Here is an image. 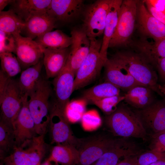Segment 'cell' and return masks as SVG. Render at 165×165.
Here are the masks:
<instances>
[{
  "instance_id": "33",
  "label": "cell",
  "mask_w": 165,
  "mask_h": 165,
  "mask_svg": "<svg viewBox=\"0 0 165 165\" xmlns=\"http://www.w3.org/2000/svg\"><path fill=\"white\" fill-rule=\"evenodd\" d=\"M124 96L120 95L105 98L92 103L100 108L107 115L113 112L117 108L118 105L124 100Z\"/></svg>"
},
{
  "instance_id": "5",
  "label": "cell",
  "mask_w": 165,
  "mask_h": 165,
  "mask_svg": "<svg viewBox=\"0 0 165 165\" xmlns=\"http://www.w3.org/2000/svg\"><path fill=\"white\" fill-rule=\"evenodd\" d=\"M89 53L75 75L74 91L84 87L94 81L100 74L107 61L100 56L102 40L91 38Z\"/></svg>"
},
{
  "instance_id": "3",
  "label": "cell",
  "mask_w": 165,
  "mask_h": 165,
  "mask_svg": "<svg viewBox=\"0 0 165 165\" xmlns=\"http://www.w3.org/2000/svg\"><path fill=\"white\" fill-rule=\"evenodd\" d=\"M138 83L148 87L161 96L159 89L158 77L150 63L141 54L119 52L113 55Z\"/></svg>"
},
{
  "instance_id": "22",
  "label": "cell",
  "mask_w": 165,
  "mask_h": 165,
  "mask_svg": "<svg viewBox=\"0 0 165 165\" xmlns=\"http://www.w3.org/2000/svg\"><path fill=\"white\" fill-rule=\"evenodd\" d=\"M52 0H17L12 3L10 10L25 22L35 14L47 12Z\"/></svg>"
},
{
  "instance_id": "26",
  "label": "cell",
  "mask_w": 165,
  "mask_h": 165,
  "mask_svg": "<svg viewBox=\"0 0 165 165\" xmlns=\"http://www.w3.org/2000/svg\"><path fill=\"white\" fill-rule=\"evenodd\" d=\"M134 45L140 54L153 64L158 60L165 58V38L153 42L141 40L134 43Z\"/></svg>"
},
{
  "instance_id": "47",
  "label": "cell",
  "mask_w": 165,
  "mask_h": 165,
  "mask_svg": "<svg viewBox=\"0 0 165 165\" xmlns=\"http://www.w3.org/2000/svg\"><path fill=\"white\" fill-rule=\"evenodd\" d=\"M163 132H165V130L164 131H163Z\"/></svg>"
},
{
  "instance_id": "17",
  "label": "cell",
  "mask_w": 165,
  "mask_h": 165,
  "mask_svg": "<svg viewBox=\"0 0 165 165\" xmlns=\"http://www.w3.org/2000/svg\"><path fill=\"white\" fill-rule=\"evenodd\" d=\"M28 96H24L21 109L14 121V130L16 146L37 136L35 123L28 106Z\"/></svg>"
},
{
  "instance_id": "27",
  "label": "cell",
  "mask_w": 165,
  "mask_h": 165,
  "mask_svg": "<svg viewBox=\"0 0 165 165\" xmlns=\"http://www.w3.org/2000/svg\"><path fill=\"white\" fill-rule=\"evenodd\" d=\"M35 41L43 49L68 48L72 44V38L60 30L47 32L36 38Z\"/></svg>"
},
{
  "instance_id": "42",
  "label": "cell",
  "mask_w": 165,
  "mask_h": 165,
  "mask_svg": "<svg viewBox=\"0 0 165 165\" xmlns=\"http://www.w3.org/2000/svg\"><path fill=\"white\" fill-rule=\"evenodd\" d=\"M158 11L165 15V0H146Z\"/></svg>"
},
{
  "instance_id": "16",
  "label": "cell",
  "mask_w": 165,
  "mask_h": 165,
  "mask_svg": "<svg viewBox=\"0 0 165 165\" xmlns=\"http://www.w3.org/2000/svg\"><path fill=\"white\" fill-rule=\"evenodd\" d=\"M85 8L82 0H52L47 13L56 21L69 22L82 14Z\"/></svg>"
},
{
  "instance_id": "9",
  "label": "cell",
  "mask_w": 165,
  "mask_h": 165,
  "mask_svg": "<svg viewBox=\"0 0 165 165\" xmlns=\"http://www.w3.org/2000/svg\"><path fill=\"white\" fill-rule=\"evenodd\" d=\"M75 74L71 69L68 61L60 73L54 78L53 86L54 97L50 103V108L58 109L65 112L70 102V98L74 91Z\"/></svg>"
},
{
  "instance_id": "2",
  "label": "cell",
  "mask_w": 165,
  "mask_h": 165,
  "mask_svg": "<svg viewBox=\"0 0 165 165\" xmlns=\"http://www.w3.org/2000/svg\"><path fill=\"white\" fill-rule=\"evenodd\" d=\"M105 122L114 136L143 139L146 138V131L142 123L135 112L124 105L118 106L113 112L107 115Z\"/></svg>"
},
{
  "instance_id": "25",
  "label": "cell",
  "mask_w": 165,
  "mask_h": 165,
  "mask_svg": "<svg viewBox=\"0 0 165 165\" xmlns=\"http://www.w3.org/2000/svg\"><path fill=\"white\" fill-rule=\"evenodd\" d=\"M154 91L143 86L134 87L124 95V100L130 105L140 109L149 106L155 101Z\"/></svg>"
},
{
  "instance_id": "38",
  "label": "cell",
  "mask_w": 165,
  "mask_h": 165,
  "mask_svg": "<svg viewBox=\"0 0 165 165\" xmlns=\"http://www.w3.org/2000/svg\"><path fill=\"white\" fill-rule=\"evenodd\" d=\"M153 138L151 150L159 152H165V132L154 134Z\"/></svg>"
},
{
  "instance_id": "4",
  "label": "cell",
  "mask_w": 165,
  "mask_h": 165,
  "mask_svg": "<svg viewBox=\"0 0 165 165\" xmlns=\"http://www.w3.org/2000/svg\"><path fill=\"white\" fill-rule=\"evenodd\" d=\"M46 134L16 146L9 154L0 159V165H41L48 148L44 140Z\"/></svg>"
},
{
  "instance_id": "15",
  "label": "cell",
  "mask_w": 165,
  "mask_h": 165,
  "mask_svg": "<svg viewBox=\"0 0 165 165\" xmlns=\"http://www.w3.org/2000/svg\"><path fill=\"white\" fill-rule=\"evenodd\" d=\"M144 126L155 134L165 130V98L155 101L148 107L134 112Z\"/></svg>"
},
{
  "instance_id": "45",
  "label": "cell",
  "mask_w": 165,
  "mask_h": 165,
  "mask_svg": "<svg viewBox=\"0 0 165 165\" xmlns=\"http://www.w3.org/2000/svg\"><path fill=\"white\" fill-rule=\"evenodd\" d=\"M148 165H165V159L158 160Z\"/></svg>"
},
{
  "instance_id": "37",
  "label": "cell",
  "mask_w": 165,
  "mask_h": 165,
  "mask_svg": "<svg viewBox=\"0 0 165 165\" xmlns=\"http://www.w3.org/2000/svg\"><path fill=\"white\" fill-rule=\"evenodd\" d=\"M165 159V152H159L151 150L138 157V165H148L158 160Z\"/></svg>"
},
{
  "instance_id": "43",
  "label": "cell",
  "mask_w": 165,
  "mask_h": 165,
  "mask_svg": "<svg viewBox=\"0 0 165 165\" xmlns=\"http://www.w3.org/2000/svg\"><path fill=\"white\" fill-rule=\"evenodd\" d=\"M138 157L137 155L125 157L116 165H138Z\"/></svg>"
},
{
  "instance_id": "44",
  "label": "cell",
  "mask_w": 165,
  "mask_h": 165,
  "mask_svg": "<svg viewBox=\"0 0 165 165\" xmlns=\"http://www.w3.org/2000/svg\"><path fill=\"white\" fill-rule=\"evenodd\" d=\"M14 0H0V12L4 9L6 6L9 4H11Z\"/></svg>"
},
{
  "instance_id": "46",
  "label": "cell",
  "mask_w": 165,
  "mask_h": 165,
  "mask_svg": "<svg viewBox=\"0 0 165 165\" xmlns=\"http://www.w3.org/2000/svg\"><path fill=\"white\" fill-rule=\"evenodd\" d=\"M159 89L163 95L165 96V84H159Z\"/></svg>"
},
{
  "instance_id": "35",
  "label": "cell",
  "mask_w": 165,
  "mask_h": 165,
  "mask_svg": "<svg viewBox=\"0 0 165 165\" xmlns=\"http://www.w3.org/2000/svg\"><path fill=\"white\" fill-rule=\"evenodd\" d=\"M84 110L83 105L69 102L65 108V114L69 122L75 123L81 119Z\"/></svg>"
},
{
  "instance_id": "28",
  "label": "cell",
  "mask_w": 165,
  "mask_h": 165,
  "mask_svg": "<svg viewBox=\"0 0 165 165\" xmlns=\"http://www.w3.org/2000/svg\"><path fill=\"white\" fill-rule=\"evenodd\" d=\"M43 59L37 64L27 68L21 72L17 82L24 96H28L40 78L41 72L43 65Z\"/></svg>"
},
{
  "instance_id": "31",
  "label": "cell",
  "mask_w": 165,
  "mask_h": 165,
  "mask_svg": "<svg viewBox=\"0 0 165 165\" xmlns=\"http://www.w3.org/2000/svg\"><path fill=\"white\" fill-rule=\"evenodd\" d=\"M16 146L13 126L0 121V158L9 154Z\"/></svg>"
},
{
  "instance_id": "36",
  "label": "cell",
  "mask_w": 165,
  "mask_h": 165,
  "mask_svg": "<svg viewBox=\"0 0 165 165\" xmlns=\"http://www.w3.org/2000/svg\"><path fill=\"white\" fill-rule=\"evenodd\" d=\"M16 43L13 36L0 31V53H15Z\"/></svg>"
},
{
  "instance_id": "13",
  "label": "cell",
  "mask_w": 165,
  "mask_h": 165,
  "mask_svg": "<svg viewBox=\"0 0 165 165\" xmlns=\"http://www.w3.org/2000/svg\"><path fill=\"white\" fill-rule=\"evenodd\" d=\"M104 67L105 81L113 84L120 89L127 92L136 86H142L114 55L108 58Z\"/></svg>"
},
{
  "instance_id": "23",
  "label": "cell",
  "mask_w": 165,
  "mask_h": 165,
  "mask_svg": "<svg viewBox=\"0 0 165 165\" xmlns=\"http://www.w3.org/2000/svg\"><path fill=\"white\" fill-rule=\"evenodd\" d=\"M123 0H112L107 15L100 51L101 56L107 60L110 42L116 31L120 7Z\"/></svg>"
},
{
  "instance_id": "1",
  "label": "cell",
  "mask_w": 165,
  "mask_h": 165,
  "mask_svg": "<svg viewBox=\"0 0 165 165\" xmlns=\"http://www.w3.org/2000/svg\"><path fill=\"white\" fill-rule=\"evenodd\" d=\"M53 89L50 82L42 77L28 96V106L38 135L46 134L50 117V97Z\"/></svg>"
},
{
  "instance_id": "24",
  "label": "cell",
  "mask_w": 165,
  "mask_h": 165,
  "mask_svg": "<svg viewBox=\"0 0 165 165\" xmlns=\"http://www.w3.org/2000/svg\"><path fill=\"white\" fill-rule=\"evenodd\" d=\"M79 152L74 145L69 144H57L50 150L47 160L61 165H77Z\"/></svg>"
},
{
  "instance_id": "18",
  "label": "cell",
  "mask_w": 165,
  "mask_h": 165,
  "mask_svg": "<svg viewBox=\"0 0 165 165\" xmlns=\"http://www.w3.org/2000/svg\"><path fill=\"white\" fill-rule=\"evenodd\" d=\"M142 34L156 41L165 38V25L153 16L144 2H138L137 18Z\"/></svg>"
},
{
  "instance_id": "40",
  "label": "cell",
  "mask_w": 165,
  "mask_h": 165,
  "mask_svg": "<svg viewBox=\"0 0 165 165\" xmlns=\"http://www.w3.org/2000/svg\"><path fill=\"white\" fill-rule=\"evenodd\" d=\"M143 1L150 13L165 25V15L154 7L146 0Z\"/></svg>"
},
{
  "instance_id": "6",
  "label": "cell",
  "mask_w": 165,
  "mask_h": 165,
  "mask_svg": "<svg viewBox=\"0 0 165 165\" xmlns=\"http://www.w3.org/2000/svg\"><path fill=\"white\" fill-rule=\"evenodd\" d=\"M122 138H114L99 133L84 139H79L76 147L79 154L77 165H91L117 145Z\"/></svg>"
},
{
  "instance_id": "20",
  "label": "cell",
  "mask_w": 165,
  "mask_h": 165,
  "mask_svg": "<svg viewBox=\"0 0 165 165\" xmlns=\"http://www.w3.org/2000/svg\"><path fill=\"white\" fill-rule=\"evenodd\" d=\"M139 151L135 144L122 138L117 145L105 153L91 165H116L120 159L137 155Z\"/></svg>"
},
{
  "instance_id": "32",
  "label": "cell",
  "mask_w": 165,
  "mask_h": 165,
  "mask_svg": "<svg viewBox=\"0 0 165 165\" xmlns=\"http://www.w3.org/2000/svg\"><path fill=\"white\" fill-rule=\"evenodd\" d=\"M1 70L10 78L16 75L21 71L20 65L12 53H0Z\"/></svg>"
},
{
  "instance_id": "10",
  "label": "cell",
  "mask_w": 165,
  "mask_h": 165,
  "mask_svg": "<svg viewBox=\"0 0 165 165\" xmlns=\"http://www.w3.org/2000/svg\"><path fill=\"white\" fill-rule=\"evenodd\" d=\"M64 112L50 108V117L48 124L51 144H69L76 147L79 139L75 137Z\"/></svg>"
},
{
  "instance_id": "19",
  "label": "cell",
  "mask_w": 165,
  "mask_h": 165,
  "mask_svg": "<svg viewBox=\"0 0 165 165\" xmlns=\"http://www.w3.org/2000/svg\"><path fill=\"white\" fill-rule=\"evenodd\" d=\"M70 50L62 49H43V65L47 79L54 78L62 71L65 66Z\"/></svg>"
},
{
  "instance_id": "21",
  "label": "cell",
  "mask_w": 165,
  "mask_h": 165,
  "mask_svg": "<svg viewBox=\"0 0 165 165\" xmlns=\"http://www.w3.org/2000/svg\"><path fill=\"white\" fill-rule=\"evenodd\" d=\"M56 22L47 12L38 13L31 16L25 22L22 32L25 33L26 37L33 39L52 31L55 27Z\"/></svg>"
},
{
  "instance_id": "30",
  "label": "cell",
  "mask_w": 165,
  "mask_h": 165,
  "mask_svg": "<svg viewBox=\"0 0 165 165\" xmlns=\"http://www.w3.org/2000/svg\"><path fill=\"white\" fill-rule=\"evenodd\" d=\"M25 26V22L12 10L0 12V31L13 35L20 34Z\"/></svg>"
},
{
  "instance_id": "34",
  "label": "cell",
  "mask_w": 165,
  "mask_h": 165,
  "mask_svg": "<svg viewBox=\"0 0 165 165\" xmlns=\"http://www.w3.org/2000/svg\"><path fill=\"white\" fill-rule=\"evenodd\" d=\"M81 123L85 130L92 131L100 127L102 122L97 111L93 110L84 113L81 118Z\"/></svg>"
},
{
  "instance_id": "41",
  "label": "cell",
  "mask_w": 165,
  "mask_h": 165,
  "mask_svg": "<svg viewBox=\"0 0 165 165\" xmlns=\"http://www.w3.org/2000/svg\"><path fill=\"white\" fill-rule=\"evenodd\" d=\"M154 65L156 67L160 80L165 83V58L158 60Z\"/></svg>"
},
{
  "instance_id": "7",
  "label": "cell",
  "mask_w": 165,
  "mask_h": 165,
  "mask_svg": "<svg viewBox=\"0 0 165 165\" xmlns=\"http://www.w3.org/2000/svg\"><path fill=\"white\" fill-rule=\"evenodd\" d=\"M138 2L134 0L123 1L116 28L109 48L125 46L130 42L137 18Z\"/></svg>"
},
{
  "instance_id": "11",
  "label": "cell",
  "mask_w": 165,
  "mask_h": 165,
  "mask_svg": "<svg viewBox=\"0 0 165 165\" xmlns=\"http://www.w3.org/2000/svg\"><path fill=\"white\" fill-rule=\"evenodd\" d=\"M16 43V58L24 69L35 65L43 58V49L35 40L18 34L13 35Z\"/></svg>"
},
{
  "instance_id": "8",
  "label": "cell",
  "mask_w": 165,
  "mask_h": 165,
  "mask_svg": "<svg viewBox=\"0 0 165 165\" xmlns=\"http://www.w3.org/2000/svg\"><path fill=\"white\" fill-rule=\"evenodd\" d=\"M112 0H99L85 8L82 29L90 38L103 34L107 15Z\"/></svg>"
},
{
  "instance_id": "39",
  "label": "cell",
  "mask_w": 165,
  "mask_h": 165,
  "mask_svg": "<svg viewBox=\"0 0 165 165\" xmlns=\"http://www.w3.org/2000/svg\"><path fill=\"white\" fill-rule=\"evenodd\" d=\"M12 78L1 70L0 71V103L3 100L9 82Z\"/></svg>"
},
{
  "instance_id": "12",
  "label": "cell",
  "mask_w": 165,
  "mask_h": 165,
  "mask_svg": "<svg viewBox=\"0 0 165 165\" xmlns=\"http://www.w3.org/2000/svg\"><path fill=\"white\" fill-rule=\"evenodd\" d=\"M24 96L20 90L17 81L11 79L4 98L0 103V120L13 126L22 107Z\"/></svg>"
},
{
  "instance_id": "29",
  "label": "cell",
  "mask_w": 165,
  "mask_h": 165,
  "mask_svg": "<svg viewBox=\"0 0 165 165\" xmlns=\"http://www.w3.org/2000/svg\"><path fill=\"white\" fill-rule=\"evenodd\" d=\"M120 89L113 84L105 81L84 91L83 98L92 102L105 98L119 95Z\"/></svg>"
},
{
  "instance_id": "14",
  "label": "cell",
  "mask_w": 165,
  "mask_h": 165,
  "mask_svg": "<svg viewBox=\"0 0 165 165\" xmlns=\"http://www.w3.org/2000/svg\"><path fill=\"white\" fill-rule=\"evenodd\" d=\"M72 44L68 61L75 74L90 51V40L82 28H75L71 32Z\"/></svg>"
}]
</instances>
